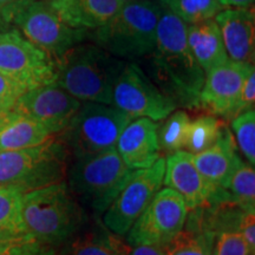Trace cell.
<instances>
[{"label":"cell","instance_id":"obj_1","mask_svg":"<svg viewBox=\"0 0 255 255\" xmlns=\"http://www.w3.org/2000/svg\"><path fill=\"white\" fill-rule=\"evenodd\" d=\"M149 57V77L176 107L199 108V95L206 72L194 58L187 43V24L162 7L156 44Z\"/></svg>","mask_w":255,"mask_h":255},{"label":"cell","instance_id":"obj_2","mask_svg":"<svg viewBox=\"0 0 255 255\" xmlns=\"http://www.w3.org/2000/svg\"><path fill=\"white\" fill-rule=\"evenodd\" d=\"M90 219L65 181L26 191L23 195L24 229L56 251Z\"/></svg>","mask_w":255,"mask_h":255},{"label":"cell","instance_id":"obj_3","mask_svg":"<svg viewBox=\"0 0 255 255\" xmlns=\"http://www.w3.org/2000/svg\"><path fill=\"white\" fill-rule=\"evenodd\" d=\"M96 44H77L57 60L56 84L81 102L113 104L115 83L126 65Z\"/></svg>","mask_w":255,"mask_h":255},{"label":"cell","instance_id":"obj_4","mask_svg":"<svg viewBox=\"0 0 255 255\" xmlns=\"http://www.w3.org/2000/svg\"><path fill=\"white\" fill-rule=\"evenodd\" d=\"M162 7L150 0H130L91 34L96 45L123 60L144 58L156 44Z\"/></svg>","mask_w":255,"mask_h":255},{"label":"cell","instance_id":"obj_5","mask_svg":"<svg viewBox=\"0 0 255 255\" xmlns=\"http://www.w3.org/2000/svg\"><path fill=\"white\" fill-rule=\"evenodd\" d=\"M132 170L116 148L73 159L68 169L70 191L91 218H100L126 186Z\"/></svg>","mask_w":255,"mask_h":255},{"label":"cell","instance_id":"obj_6","mask_svg":"<svg viewBox=\"0 0 255 255\" xmlns=\"http://www.w3.org/2000/svg\"><path fill=\"white\" fill-rule=\"evenodd\" d=\"M69 151L59 137L41 144L0 152V184L13 186L23 193L65 181Z\"/></svg>","mask_w":255,"mask_h":255},{"label":"cell","instance_id":"obj_7","mask_svg":"<svg viewBox=\"0 0 255 255\" xmlns=\"http://www.w3.org/2000/svg\"><path fill=\"white\" fill-rule=\"evenodd\" d=\"M0 17L56 62L71 47L90 37L88 30L73 28L64 23L47 0H18L1 9Z\"/></svg>","mask_w":255,"mask_h":255},{"label":"cell","instance_id":"obj_8","mask_svg":"<svg viewBox=\"0 0 255 255\" xmlns=\"http://www.w3.org/2000/svg\"><path fill=\"white\" fill-rule=\"evenodd\" d=\"M131 121L114 105L82 102L59 138L73 159L87 157L116 145L122 130Z\"/></svg>","mask_w":255,"mask_h":255},{"label":"cell","instance_id":"obj_9","mask_svg":"<svg viewBox=\"0 0 255 255\" xmlns=\"http://www.w3.org/2000/svg\"><path fill=\"white\" fill-rule=\"evenodd\" d=\"M0 72L25 90L56 82L57 64L15 28L0 31Z\"/></svg>","mask_w":255,"mask_h":255},{"label":"cell","instance_id":"obj_10","mask_svg":"<svg viewBox=\"0 0 255 255\" xmlns=\"http://www.w3.org/2000/svg\"><path fill=\"white\" fill-rule=\"evenodd\" d=\"M186 202L171 188H161L126 235L130 246L165 247L184 228Z\"/></svg>","mask_w":255,"mask_h":255},{"label":"cell","instance_id":"obj_11","mask_svg":"<svg viewBox=\"0 0 255 255\" xmlns=\"http://www.w3.org/2000/svg\"><path fill=\"white\" fill-rule=\"evenodd\" d=\"M164 171V156L150 167L132 170L126 186L102 215L105 227L120 237H126L133 222L163 186Z\"/></svg>","mask_w":255,"mask_h":255},{"label":"cell","instance_id":"obj_12","mask_svg":"<svg viewBox=\"0 0 255 255\" xmlns=\"http://www.w3.org/2000/svg\"><path fill=\"white\" fill-rule=\"evenodd\" d=\"M111 105L132 120L146 117L155 122L163 121L177 108L135 62H127L120 73Z\"/></svg>","mask_w":255,"mask_h":255},{"label":"cell","instance_id":"obj_13","mask_svg":"<svg viewBox=\"0 0 255 255\" xmlns=\"http://www.w3.org/2000/svg\"><path fill=\"white\" fill-rule=\"evenodd\" d=\"M82 102L56 83L25 91L13 107L18 113L43 126L51 135H59L69 126Z\"/></svg>","mask_w":255,"mask_h":255},{"label":"cell","instance_id":"obj_14","mask_svg":"<svg viewBox=\"0 0 255 255\" xmlns=\"http://www.w3.org/2000/svg\"><path fill=\"white\" fill-rule=\"evenodd\" d=\"M253 69L254 64L228 59L206 72L199 95L200 109L221 119H234L245 79Z\"/></svg>","mask_w":255,"mask_h":255},{"label":"cell","instance_id":"obj_15","mask_svg":"<svg viewBox=\"0 0 255 255\" xmlns=\"http://www.w3.org/2000/svg\"><path fill=\"white\" fill-rule=\"evenodd\" d=\"M163 184L177 191L188 210L205 206L215 190L197 169L190 152L178 150L165 157Z\"/></svg>","mask_w":255,"mask_h":255},{"label":"cell","instance_id":"obj_16","mask_svg":"<svg viewBox=\"0 0 255 255\" xmlns=\"http://www.w3.org/2000/svg\"><path fill=\"white\" fill-rule=\"evenodd\" d=\"M157 131V122L146 117L132 120L126 126L115 148L128 168H148L161 157Z\"/></svg>","mask_w":255,"mask_h":255},{"label":"cell","instance_id":"obj_17","mask_svg":"<svg viewBox=\"0 0 255 255\" xmlns=\"http://www.w3.org/2000/svg\"><path fill=\"white\" fill-rule=\"evenodd\" d=\"M228 58L254 63L255 14L253 7H226L215 15Z\"/></svg>","mask_w":255,"mask_h":255},{"label":"cell","instance_id":"obj_18","mask_svg":"<svg viewBox=\"0 0 255 255\" xmlns=\"http://www.w3.org/2000/svg\"><path fill=\"white\" fill-rule=\"evenodd\" d=\"M197 169L216 191L226 190L233 173L241 164L235 139L226 126L214 144L200 154L193 155Z\"/></svg>","mask_w":255,"mask_h":255},{"label":"cell","instance_id":"obj_19","mask_svg":"<svg viewBox=\"0 0 255 255\" xmlns=\"http://www.w3.org/2000/svg\"><path fill=\"white\" fill-rule=\"evenodd\" d=\"M100 218H91L57 250L56 255H128L130 245Z\"/></svg>","mask_w":255,"mask_h":255},{"label":"cell","instance_id":"obj_20","mask_svg":"<svg viewBox=\"0 0 255 255\" xmlns=\"http://www.w3.org/2000/svg\"><path fill=\"white\" fill-rule=\"evenodd\" d=\"M47 2L64 23L88 31L107 24L124 4L121 0H47Z\"/></svg>","mask_w":255,"mask_h":255},{"label":"cell","instance_id":"obj_21","mask_svg":"<svg viewBox=\"0 0 255 255\" xmlns=\"http://www.w3.org/2000/svg\"><path fill=\"white\" fill-rule=\"evenodd\" d=\"M187 43L194 58L205 72L229 59L215 19L187 24Z\"/></svg>","mask_w":255,"mask_h":255},{"label":"cell","instance_id":"obj_22","mask_svg":"<svg viewBox=\"0 0 255 255\" xmlns=\"http://www.w3.org/2000/svg\"><path fill=\"white\" fill-rule=\"evenodd\" d=\"M52 135L17 110L0 111V152L41 144Z\"/></svg>","mask_w":255,"mask_h":255},{"label":"cell","instance_id":"obj_23","mask_svg":"<svg viewBox=\"0 0 255 255\" xmlns=\"http://www.w3.org/2000/svg\"><path fill=\"white\" fill-rule=\"evenodd\" d=\"M190 117L184 110H176L169 114L164 122L158 124V144L161 154L171 155L184 150Z\"/></svg>","mask_w":255,"mask_h":255},{"label":"cell","instance_id":"obj_24","mask_svg":"<svg viewBox=\"0 0 255 255\" xmlns=\"http://www.w3.org/2000/svg\"><path fill=\"white\" fill-rule=\"evenodd\" d=\"M222 127L223 124L219 117L213 115L200 116L190 121L184 150L190 152L191 155L205 151L218 141Z\"/></svg>","mask_w":255,"mask_h":255},{"label":"cell","instance_id":"obj_25","mask_svg":"<svg viewBox=\"0 0 255 255\" xmlns=\"http://www.w3.org/2000/svg\"><path fill=\"white\" fill-rule=\"evenodd\" d=\"M229 199L244 212H255V170L244 163L237 168L227 184Z\"/></svg>","mask_w":255,"mask_h":255},{"label":"cell","instance_id":"obj_26","mask_svg":"<svg viewBox=\"0 0 255 255\" xmlns=\"http://www.w3.org/2000/svg\"><path fill=\"white\" fill-rule=\"evenodd\" d=\"M215 234L201 229H182L164 247L167 255H212Z\"/></svg>","mask_w":255,"mask_h":255},{"label":"cell","instance_id":"obj_27","mask_svg":"<svg viewBox=\"0 0 255 255\" xmlns=\"http://www.w3.org/2000/svg\"><path fill=\"white\" fill-rule=\"evenodd\" d=\"M57 251L41 244L25 231L0 232V255H56Z\"/></svg>","mask_w":255,"mask_h":255},{"label":"cell","instance_id":"obj_28","mask_svg":"<svg viewBox=\"0 0 255 255\" xmlns=\"http://www.w3.org/2000/svg\"><path fill=\"white\" fill-rule=\"evenodd\" d=\"M162 2L186 24L214 19L225 8L219 0H163Z\"/></svg>","mask_w":255,"mask_h":255},{"label":"cell","instance_id":"obj_29","mask_svg":"<svg viewBox=\"0 0 255 255\" xmlns=\"http://www.w3.org/2000/svg\"><path fill=\"white\" fill-rule=\"evenodd\" d=\"M23 195V191L17 187L0 184V232L24 228L21 220Z\"/></svg>","mask_w":255,"mask_h":255},{"label":"cell","instance_id":"obj_30","mask_svg":"<svg viewBox=\"0 0 255 255\" xmlns=\"http://www.w3.org/2000/svg\"><path fill=\"white\" fill-rule=\"evenodd\" d=\"M239 150L242 152L248 164L255 165V111H245L231 120Z\"/></svg>","mask_w":255,"mask_h":255},{"label":"cell","instance_id":"obj_31","mask_svg":"<svg viewBox=\"0 0 255 255\" xmlns=\"http://www.w3.org/2000/svg\"><path fill=\"white\" fill-rule=\"evenodd\" d=\"M212 255H254L238 231L219 232L214 238Z\"/></svg>","mask_w":255,"mask_h":255},{"label":"cell","instance_id":"obj_32","mask_svg":"<svg viewBox=\"0 0 255 255\" xmlns=\"http://www.w3.org/2000/svg\"><path fill=\"white\" fill-rule=\"evenodd\" d=\"M25 91L23 87L0 72V111L13 109L19 97Z\"/></svg>","mask_w":255,"mask_h":255},{"label":"cell","instance_id":"obj_33","mask_svg":"<svg viewBox=\"0 0 255 255\" xmlns=\"http://www.w3.org/2000/svg\"><path fill=\"white\" fill-rule=\"evenodd\" d=\"M254 103H255V69L248 73V76L245 79L244 87H242L240 98H239V103L237 107V114L240 115L245 111L253 110L254 109Z\"/></svg>","mask_w":255,"mask_h":255},{"label":"cell","instance_id":"obj_34","mask_svg":"<svg viewBox=\"0 0 255 255\" xmlns=\"http://www.w3.org/2000/svg\"><path fill=\"white\" fill-rule=\"evenodd\" d=\"M238 232L242 235L252 253H255V212H244L239 221Z\"/></svg>","mask_w":255,"mask_h":255},{"label":"cell","instance_id":"obj_35","mask_svg":"<svg viewBox=\"0 0 255 255\" xmlns=\"http://www.w3.org/2000/svg\"><path fill=\"white\" fill-rule=\"evenodd\" d=\"M128 255H167V253L164 247L141 245V246H130Z\"/></svg>","mask_w":255,"mask_h":255},{"label":"cell","instance_id":"obj_36","mask_svg":"<svg viewBox=\"0 0 255 255\" xmlns=\"http://www.w3.org/2000/svg\"><path fill=\"white\" fill-rule=\"evenodd\" d=\"M223 7H240L248 8L253 7L255 0H219Z\"/></svg>","mask_w":255,"mask_h":255},{"label":"cell","instance_id":"obj_37","mask_svg":"<svg viewBox=\"0 0 255 255\" xmlns=\"http://www.w3.org/2000/svg\"><path fill=\"white\" fill-rule=\"evenodd\" d=\"M15 1H18V0H0V11L4 9L5 7H7L8 5L13 4Z\"/></svg>","mask_w":255,"mask_h":255},{"label":"cell","instance_id":"obj_38","mask_svg":"<svg viewBox=\"0 0 255 255\" xmlns=\"http://www.w3.org/2000/svg\"><path fill=\"white\" fill-rule=\"evenodd\" d=\"M121 1H123V2H127V1H130V0H121Z\"/></svg>","mask_w":255,"mask_h":255},{"label":"cell","instance_id":"obj_39","mask_svg":"<svg viewBox=\"0 0 255 255\" xmlns=\"http://www.w3.org/2000/svg\"><path fill=\"white\" fill-rule=\"evenodd\" d=\"M161 1H163V0H161Z\"/></svg>","mask_w":255,"mask_h":255}]
</instances>
